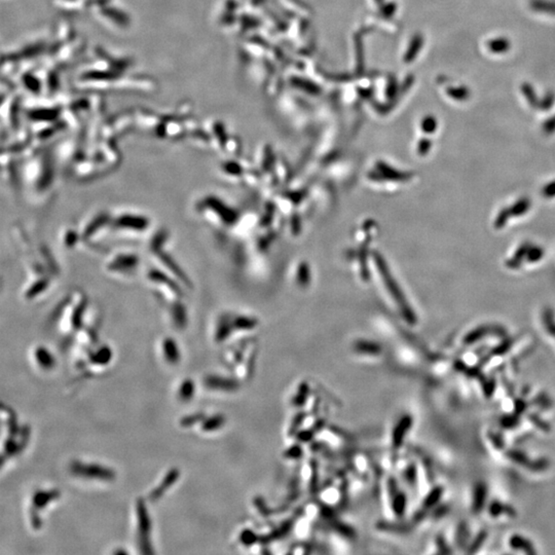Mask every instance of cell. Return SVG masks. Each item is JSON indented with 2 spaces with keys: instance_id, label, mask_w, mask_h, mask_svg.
<instances>
[{
  "instance_id": "cell-1",
  "label": "cell",
  "mask_w": 555,
  "mask_h": 555,
  "mask_svg": "<svg viewBox=\"0 0 555 555\" xmlns=\"http://www.w3.org/2000/svg\"><path fill=\"white\" fill-rule=\"evenodd\" d=\"M545 250L542 246L532 243V242H523L514 250L513 254L506 261V266L509 269L517 270L524 264H536L543 260Z\"/></svg>"
},
{
  "instance_id": "cell-2",
  "label": "cell",
  "mask_w": 555,
  "mask_h": 555,
  "mask_svg": "<svg viewBox=\"0 0 555 555\" xmlns=\"http://www.w3.org/2000/svg\"><path fill=\"white\" fill-rule=\"evenodd\" d=\"M532 208V201L528 196H521L512 204L500 209L493 220V227L497 231L504 230L513 219L523 217Z\"/></svg>"
},
{
  "instance_id": "cell-3",
  "label": "cell",
  "mask_w": 555,
  "mask_h": 555,
  "mask_svg": "<svg viewBox=\"0 0 555 555\" xmlns=\"http://www.w3.org/2000/svg\"><path fill=\"white\" fill-rule=\"evenodd\" d=\"M506 458L518 466H521L532 472H542L547 470L550 466V462L546 458H541L532 460L524 451L516 448L508 449L505 453Z\"/></svg>"
},
{
  "instance_id": "cell-4",
  "label": "cell",
  "mask_w": 555,
  "mask_h": 555,
  "mask_svg": "<svg viewBox=\"0 0 555 555\" xmlns=\"http://www.w3.org/2000/svg\"><path fill=\"white\" fill-rule=\"evenodd\" d=\"M71 472L73 475L83 478H91V479H110L113 478V473L109 469L101 466L90 465V464H81V463H73L71 465Z\"/></svg>"
},
{
  "instance_id": "cell-5",
  "label": "cell",
  "mask_w": 555,
  "mask_h": 555,
  "mask_svg": "<svg viewBox=\"0 0 555 555\" xmlns=\"http://www.w3.org/2000/svg\"><path fill=\"white\" fill-rule=\"evenodd\" d=\"M506 331L504 328L500 326H491V325H481L476 327L473 330L467 333L464 337V344L467 346H470L473 344L478 343L479 340L485 338L490 335H499L504 336Z\"/></svg>"
},
{
  "instance_id": "cell-6",
  "label": "cell",
  "mask_w": 555,
  "mask_h": 555,
  "mask_svg": "<svg viewBox=\"0 0 555 555\" xmlns=\"http://www.w3.org/2000/svg\"><path fill=\"white\" fill-rule=\"evenodd\" d=\"M488 511L492 517L496 518L502 515H506L510 518L517 517L516 509L509 504L501 502L499 500H493L489 504Z\"/></svg>"
},
{
  "instance_id": "cell-7",
  "label": "cell",
  "mask_w": 555,
  "mask_h": 555,
  "mask_svg": "<svg viewBox=\"0 0 555 555\" xmlns=\"http://www.w3.org/2000/svg\"><path fill=\"white\" fill-rule=\"evenodd\" d=\"M509 545L513 550L522 551L526 554H531V555L537 554L536 548L532 543V541H530L528 538H525L524 536L519 534H514L509 538Z\"/></svg>"
},
{
  "instance_id": "cell-8",
  "label": "cell",
  "mask_w": 555,
  "mask_h": 555,
  "mask_svg": "<svg viewBox=\"0 0 555 555\" xmlns=\"http://www.w3.org/2000/svg\"><path fill=\"white\" fill-rule=\"evenodd\" d=\"M488 500V488L483 482H478L474 488L472 510L474 513H480L485 509Z\"/></svg>"
},
{
  "instance_id": "cell-9",
  "label": "cell",
  "mask_w": 555,
  "mask_h": 555,
  "mask_svg": "<svg viewBox=\"0 0 555 555\" xmlns=\"http://www.w3.org/2000/svg\"><path fill=\"white\" fill-rule=\"evenodd\" d=\"M35 362L39 368L42 370H51L55 367V358L54 356L49 352L47 349L39 347L36 349L34 353Z\"/></svg>"
},
{
  "instance_id": "cell-10",
  "label": "cell",
  "mask_w": 555,
  "mask_h": 555,
  "mask_svg": "<svg viewBox=\"0 0 555 555\" xmlns=\"http://www.w3.org/2000/svg\"><path fill=\"white\" fill-rule=\"evenodd\" d=\"M489 51L495 55H503L508 53L511 50L512 44L510 39L505 36H500L496 38H493L488 41L487 45Z\"/></svg>"
},
{
  "instance_id": "cell-11",
  "label": "cell",
  "mask_w": 555,
  "mask_h": 555,
  "mask_svg": "<svg viewBox=\"0 0 555 555\" xmlns=\"http://www.w3.org/2000/svg\"><path fill=\"white\" fill-rule=\"evenodd\" d=\"M532 10L555 17V0H530Z\"/></svg>"
},
{
  "instance_id": "cell-12",
  "label": "cell",
  "mask_w": 555,
  "mask_h": 555,
  "mask_svg": "<svg viewBox=\"0 0 555 555\" xmlns=\"http://www.w3.org/2000/svg\"><path fill=\"white\" fill-rule=\"evenodd\" d=\"M446 94L454 101L464 102L471 97V90L466 87V85H457V87L447 88Z\"/></svg>"
},
{
  "instance_id": "cell-13",
  "label": "cell",
  "mask_w": 555,
  "mask_h": 555,
  "mask_svg": "<svg viewBox=\"0 0 555 555\" xmlns=\"http://www.w3.org/2000/svg\"><path fill=\"white\" fill-rule=\"evenodd\" d=\"M520 91L523 95V97L525 98V100L528 101V103L530 104L531 107L533 108H538L539 107V102H540V99L537 95V92L534 88V85L530 82H523L520 87Z\"/></svg>"
},
{
  "instance_id": "cell-14",
  "label": "cell",
  "mask_w": 555,
  "mask_h": 555,
  "mask_svg": "<svg viewBox=\"0 0 555 555\" xmlns=\"http://www.w3.org/2000/svg\"><path fill=\"white\" fill-rule=\"evenodd\" d=\"M424 45V37L422 34H417L414 36V38L411 39L410 42V47L408 48L406 57H405V60L407 62H411L412 60L416 59V57L418 56V54L420 53V51L422 50Z\"/></svg>"
},
{
  "instance_id": "cell-15",
  "label": "cell",
  "mask_w": 555,
  "mask_h": 555,
  "mask_svg": "<svg viewBox=\"0 0 555 555\" xmlns=\"http://www.w3.org/2000/svg\"><path fill=\"white\" fill-rule=\"evenodd\" d=\"M489 537V533L487 530H481L475 537L474 539L471 541L470 543H469L468 547H467V553L469 554H475L477 553L480 548L482 547V545L486 543V541Z\"/></svg>"
},
{
  "instance_id": "cell-16",
  "label": "cell",
  "mask_w": 555,
  "mask_h": 555,
  "mask_svg": "<svg viewBox=\"0 0 555 555\" xmlns=\"http://www.w3.org/2000/svg\"><path fill=\"white\" fill-rule=\"evenodd\" d=\"M469 529L465 521L460 522L455 533V544L459 548H467L469 545Z\"/></svg>"
},
{
  "instance_id": "cell-17",
  "label": "cell",
  "mask_w": 555,
  "mask_h": 555,
  "mask_svg": "<svg viewBox=\"0 0 555 555\" xmlns=\"http://www.w3.org/2000/svg\"><path fill=\"white\" fill-rule=\"evenodd\" d=\"M542 322L546 332L555 338V314L550 308L544 309L542 314Z\"/></svg>"
},
{
  "instance_id": "cell-18",
  "label": "cell",
  "mask_w": 555,
  "mask_h": 555,
  "mask_svg": "<svg viewBox=\"0 0 555 555\" xmlns=\"http://www.w3.org/2000/svg\"><path fill=\"white\" fill-rule=\"evenodd\" d=\"M173 340H167L163 345V352L164 357L169 363H177L179 361V351L176 348V345L172 343Z\"/></svg>"
},
{
  "instance_id": "cell-19",
  "label": "cell",
  "mask_w": 555,
  "mask_h": 555,
  "mask_svg": "<svg viewBox=\"0 0 555 555\" xmlns=\"http://www.w3.org/2000/svg\"><path fill=\"white\" fill-rule=\"evenodd\" d=\"M194 394V385L190 379L183 380L178 388V397L182 401H189Z\"/></svg>"
},
{
  "instance_id": "cell-20",
  "label": "cell",
  "mask_w": 555,
  "mask_h": 555,
  "mask_svg": "<svg viewBox=\"0 0 555 555\" xmlns=\"http://www.w3.org/2000/svg\"><path fill=\"white\" fill-rule=\"evenodd\" d=\"M442 494H443V488L442 487L434 488L425 499V502H424L425 508H428V509L434 508L439 503Z\"/></svg>"
},
{
  "instance_id": "cell-21",
  "label": "cell",
  "mask_w": 555,
  "mask_h": 555,
  "mask_svg": "<svg viewBox=\"0 0 555 555\" xmlns=\"http://www.w3.org/2000/svg\"><path fill=\"white\" fill-rule=\"evenodd\" d=\"M533 404L540 409L547 410V409H550L552 407L553 402H552V399L549 397V395L547 393L542 392V393H539L534 398Z\"/></svg>"
},
{
  "instance_id": "cell-22",
  "label": "cell",
  "mask_w": 555,
  "mask_h": 555,
  "mask_svg": "<svg viewBox=\"0 0 555 555\" xmlns=\"http://www.w3.org/2000/svg\"><path fill=\"white\" fill-rule=\"evenodd\" d=\"M520 417L521 416L515 414V412L512 415H505L504 417L501 418L500 425H501L502 428H504L506 430L514 429L520 424Z\"/></svg>"
},
{
  "instance_id": "cell-23",
  "label": "cell",
  "mask_w": 555,
  "mask_h": 555,
  "mask_svg": "<svg viewBox=\"0 0 555 555\" xmlns=\"http://www.w3.org/2000/svg\"><path fill=\"white\" fill-rule=\"evenodd\" d=\"M555 104V93L552 91H548L544 94V96L540 99L539 102V109L543 111L550 110Z\"/></svg>"
},
{
  "instance_id": "cell-24",
  "label": "cell",
  "mask_w": 555,
  "mask_h": 555,
  "mask_svg": "<svg viewBox=\"0 0 555 555\" xmlns=\"http://www.w3.org/2000/svg\"><path fill=\"white\" fill-rule=\"evenodd\" d=\"M529 420L531 421V423L536 426L538 429L542 430L546 433H548L551 430V426L548 422H546L543 418H541L538 414H535V412H532V414L528 415Z\"/></svg>"
},
{
  "instance_id": "cell-25",
  "label": "cell",
  "mask_w": 555,
  "mask_h": 555,
  "mask_svg": "<svg viewBox=\"0 0 555 555\" xmlns=\"http://www.w3.org/2000/svg\"><path fill=\"white\" fill-rule=\"evenodd\" d=\"M411 423H412L411 419L409 417H405L404 419H402V421L399 423V425H398L397 430H396V435H395V440L397 441V442H401L402 438L404 437V435L406 434V432L410 428Z\"/></svg>"
},
{
  "instance_id": "cell-26",
  "label": "cell",
  "mask_w": 555,
  "mask_h": 555,
  "mask_svg": "<svg viewBox=\"0 0 555 555\" xmlns=\"http://www.w3.org/2000/svg\"><path fill=\"white\" fill-rule=\"evenodd\" d=\"M437 127H438V122L435 117L427 116L426 118H424L422 122V129L425 133L432 134L435 131H437Z\"/></svg>"
},
{
  "instance_id": "cell-27",
  "label": "cell",
  "mask_w": 555,
  "mask_h": 555,
  "mask_svg": "<svg viewBox=\"0 0 555 555\" xmlns=\"http://www.w3.org/2000/svg\"><path fill=\"white\" fill-rule=\"evenodd\" d=\"M541 195L546 198V200L555 198V180L549 181L543 185L542 188H541Z\"/></svg>"
},
{
  "instance_id": "cell-28",
  "label": "cell",
  "mask_w": 555,
  "mask_h": 555,
  "mask_svg": "<svg viewBox=\"0 0 555 555\" xmlns=\"http://www.w3.org/2000/svg\"><path fill=\"white\" fill-rule=\"evenodd\" d=\"M513 345V341L511 339H507L504 340L502 344H500L499 346H496L494 349H493L492 351V355L493 356H501V355H505Z\"/></svg>"
},
{
  "instance_id": "cell-29",
  "label": "cell",
  "mask_w": 555,
  "mask_h": 555,
  "mask_svg": "<svg viewBox=\"0 0 555 555\" xmlns=\"http://www.w3.org/2000/svg\"><path fill=\"white\" fill-rule=\"evenodd\" d=\"M490 439H491V442L493 443V445L496 448V449H504L505 447V441H504V437L499 434V433H491L490 434Z\"/></svg>"
},
{
  "instance_id": "cell-30",
  "label": "cell",
  "mask_w": 555,
  "mask_h": 555,
  "mask_svg": "<svg viewBox=\"0 0 555 555\" xmlns=\"http://www.w3.org/2000/svg\"><path fill=\"white\" fill-rule=\"evenodd\" d=\"M482 390H483V393H485V395L487 397H492L493 394L494 393V390H495L494 379L486 378L485 382H482Z\"/></svg>"
},
{
  "instance_id": "cell-31",
  "label": "cell",
  "mask_w": 555,
  "mask_h": 555,
  "mask_svg": "<svg viewBox=\"0 0 555 555\" xmlns=\"http://www.w3.org/2000/svg\"><path fill=\"white\" fill-rule=\"evenodd\" d=\"M529 408V403L526 402L522 398H518V399H515L514 401V412L519 416L523 415L524 412L528 410Z\"/></svg>"
},
{
  "instance_id": "cell-32",
  "label": "cell",
  "mask_w": 555,
  "mask_h": 555,
  "mask_svg": "<svg viewBox=\"0 0 555 555\" xmlns=\"http://www.w3.org/2000/svg\"><path fill=\"white\" fill-rule=\"evenodd\" d=\"M543 131L547 135H552L555 133V115L544 122Z\"/></svg>"
},
{
  "instance_id": "cell-33",
  "label": "cell",
  "mask_w": 555,
  "mask_h": 555,
  "mask_svg": "<svg viewBox=\"0 0 555 555\" xmlns=\"http://www.w3.org/2000/svg\"><path fill=\"white\" fill-rule=\"evenodd\" d=\"M437 543H438L439 550H440L441 553H444V554H449V553H451V550L449 549L448 545L446 544L444 538L439 537L438 540H437Z\"/></svg>"
},
{
  "instance_id": "cell-34",
  "label": "cell",
  "mask_w": 555,
  "mask_h": 555,
  "mask_svg": "<svg viewBox=\"0 0 555 555\" xmlns=\"http://www.w3.org/2000/svg\"><path fill=\"white\" fill-rule=\"evenodd\" d=\"M432 146V142L428 139H424L421 141L420 143V152L422 153H428V151L430 150Z\"/></svg>"
}]
</instances>
